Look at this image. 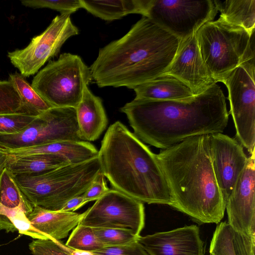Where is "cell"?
Masks as SVG:
<instances>
[{"label": "cell", "instance_id": "obj_14", "mask_svg": "<svg viewBox=\"0 0 255 255\" xmlns=\"http://www.w3.org/2000/svg\"><path fill=\"white\" fill-rule=\"evenodd\" d=\"M255 149L248 157L229 195L226 209L228 224L236 232L255 234Z\"/></svg>", "mask_w": 255, "mask_h": 255}, {"label": "cell", "instance_id": "obj_25", "mask_svg": "<svg viewBox=\"0 0 255 255\" xmlns=\"http://www.w3.org/2000/svg\"><path fill=\"white\" fill-rule=\"evenodd\" d=\"M0 230L6 233L18 231L19 234L34 239H47L32 226L25 214L19 208H9L0 204Z\"/></svg>", "mask_w": 255, "mask_h": 255}, {"label": "cell", "instance_id": "obj_5", "mask_svg": "<svg viewBox=\"0 0 255 255\" xmlns=\"http://www.w3.org/2000/svg\"><path fill=\"white\" fill-rule=\"evenodd\" d=\"M101 171L97 157L45 173L12 175L33 207L60 211L69 200L83 195Z\"/></svg>", "mask_w": 255, "mask_h": 255}, {"label": "cell", "instance_id": "obj_23", "mask_svg": "<svg viewBox=\"0 0 255 255\" xmlns=\"http://www.w3.org/2000/svg\"><path fill=\"white\" fill-rule=\"evenodd\" d=\"M68 164H70L61 156L39 153L10 160L6 168L13 174H39Z\"/></svg>", "mask_w": 255, "mask_h": 255}, {"label": "cell", "instance_id": "obj_35", "mask_svg": "<svg viewBox=\"0 0 255 255\" xmlns=\"http://www.w3.org/2000/svg\"><path fill=\"white\" fill-rule=\"evenodd\" d=\"M233 233L236 255H255V234H243L233 229Z\"/></svg>", "mask_w": 255, "mask_h": 255}, {"label": "cell", "instance_id": "obj_13", "mask_svg": "<svg viewBox=\"0 0 255 255\" xmlns=\"http://www.w3.org/2000/svg\"><path fill=\"white\" fill-rule=\"evenodd\" d=\"M212 166L223 199L227 204L248 157L235 138L222 133L209 134Z\"/></svg>", "mask_w": 255, "mask_h": 255}, {"label": "cell", "instance_id": "obj_19", "mask_svg": "<svg viewBox=\"0 0 255 255\" xmlns=\"http://www.w3.org/2000/svg\"><path fill=\"white\" fill-rule=\"evenodd\" d=\"M5 150L9 154V160L31 154L46 153L61 156L70 164L96 158L99 152L93 144L86 141H62L40 146Z\"/></svg>", "mask_w": 255, "mask_h": 255}, {"label": "cell", "instance_id": "obj_37", "mask_svg": "<svg viewBox=\"0 0 255 255\" xmlns=\"http://www.w3.org/2000/svg\"><path fill=\"white\" fill-rule=\"evenodd\" d=\"M88 202L85 199L83 195L75 197L69 200L61 210L65 212H74L82 207Z\"/></svg>", "mask_w": 255, "mask_h": 255}, {"label": "cell", "instance_id": "obj_10", "mask_svg": "<svg viewBox=\"0 0 255 255\" xmlns=\"http://www.w3.org/2000/svg\"><path fill=\"white\" fill-rule=\"evenodd\" d=\"M213 0H151L145 17L184 40L217 13Z\"/></svg>", "mask_w": 255, "mask_h": 255}, {"label": "cell", "instance_id": "obj_3", "mask_svg": "<svg viewBox=\"0 0 255 255\" xmlns=\"http://www.w3.org/2000/svg\"><path fill=\"white\" fill-rule=\"evenodd\" d=\"M172 207L202 223H219L226 204L212 166L209 134L192 136L156 154Z\"/></svg>", "mask_w": 255, "mask_h": 255}, {"label": "cell", "instance_id": "obj_17", "mask_svg": "<svg viewBox=\"0 0 255 255\" xmlns=\"http://www.w3.org/2000/svg\"><path fill=\"white\" fill-rule=\"evenodd\" d=\"M84 213L51 211L34 206L26 215L33 228L47 239L59 241L69 235L79 224Z\"/></svg>", "mask_w": 255, "mask_h": 255}, {"label": "cell", "instance_id": "obj_20", "mask_svg": "<svg viewBox=\"0 0 255 255\" xmlns=\"http://www.w3.org/2000/svg\"><path fill=\"white\" fill-rule=\"evenodd\" d=\"M133 90L135 99L147 100H181L195 96L184 83L167 74L139 85Z\"/></svg>", "mask_w": 255, "mask_h": 255}, {"label": "cell", "instance_id": "obj_24", "mask_svg": "<svg viewBox=\"0 0 255 255\" xmlns=\"http://www.w3.org/2000/svg\"><path fill=\"white\" fill-rule=\"evenodd\" d=\"M0 204L9 208H18L26 215L33 209L6 167L0 173Z\"/></svg>", "mask_w": 255, "mask_h": 255}, {"label": "cell", "instance_id": "obj_39", "mask_svg": "<svg viewBox=\"0 0 255 255\" xmlns=\"http://www.w3.org/2000/svg\"><path fill=\"white\" fill-rule=\"evenodd\" d=\"M210 255H212V254H210Z\"/></svg>", "mask_w": 255, "mask_h": 255}, {"label": "cell", "instance_id": "obj_7", "mask_svg": "<svg viewBox=\"0 0 255 255\" xmlns=\"http://www.w3.org/2000/svg\"><path fill=\"white\" fill-rule=\"evenodd\" d=\"M92 80L90 69L80 57L64 53L39 71L31 85L51 107L76 108Z\"/></svg>", "mask_w": 255, "mask_h": 255}, {"label": "cell", "instance_id": "obj_28", "mask_svg": "<svg viewBox=\"0 0 255 255\" xmlns=\"http://www.w3.org/2000/svg\"><path fill=\"white\" fill-rule=\"evenodd\" d=\"M99 241L105 247L123 246L137 241L139 236L129 229L123 228H92Z\"/></svg>", "mask_w": 255, "mask_h": 255}, {"label": "cell", "instance_id": "obj_33", "mask_svg": "<svg viewBox=\"0 0 255 255\" xmlns=\"http://www.w3.org/2000/svg\"><path fill=\"white\" fill-rule=\"evenodd\" d=\"M32 255H73V250L59 241L35 239L28 245Z\"/></svg>", "mask_w": 255, "mask_h": 255}, {"label": "cell", "instance_id": "obj_30", "mask_svg": "<svg viewBox=\"0 0 255 255\" xmlns=\"http://www.w3.org/2000/svg\"><path fill=\"white\" fill-rule=\"evenodd\" d=\"M18 113L27 114L16 89L8 80L0 81V114Z\"/></svg>", "mask_w": 255, "mask_h": 255}, {"label": "cell", "instance_id": "obj_31", "mask_svg": "<svg viewBox=\"0 0 255 255\" xmlns=\"http://www.w3.org/2000/svg\"><path fill=\"white\" fill-rule=\"evenodd\" d=\"M37 116L20 113L0 114V134L18 133Z\"/></svg>", "mask_w": 255, "mask_h": 255}, {"label": "cell", "instance_id": "obj_4", "mask_svg": "<svg viewBox=\"0 0 255 255\" xmlns=\"http://www.w3.org/2000/svg\"><path fill=\"white\" fill-rule=\"evenodd\" d=\"M98 158L102 172L114 189L142 203L172 206L156 154L120 121L108 128Z\"/></svg>", "mask_w": 255, "mask_h": 255}, {"label": "cell", "instance_id": "obj_15", "mask_svg": "<svg viewBox=\"0 0 255 255\" xmlns=\"http://www.w3.org/2000/svg\"><path fill=\"white\" fill-rule=\"evenodd\" d=\"M164 74L184 83L194 95L201 94L216 84L202 58L195 34L180 41L176 55Z\"/></svg>", "mask_w": 255, "mask_h": 255}, {"label": "cell", "instance_id": "obj_11", "mask_svg": "<svg viewBox=\"0 0 255 255\" xmlns=\"http://www.w3.org/2000/svg\"><path fill=\"white\" fill-rule=\"evenodd\" d=\"M78 33L70 14H61L42 33L34 37L26 47L9 52L7 56L20 74L28 77L37 73L47 61L59 53L69 38Z\"/></svg>", "mask_w": 255, "mask_h": 255}, {"label": "cell", "instance_id": "obj_27", "mask_svg": "<svg viewBox=\"0 0 255 255\" xmlns=\"http://www.w3.org/2000/svg\"><path fill=\"white\" fill-rule=\"evenodd\" d=\"M66 246L75 251L87 253L105 247L94 234L92 228L79 224L73 230Z\"/></svg>", "mask_w": 255, "mask_h": 255}, {"label": "cell", "instance_id": "obj_8", "mask_svg": "<svg viewBox=\"0 0 255 255\" xmlns=\"http://www.w3.org/2000/svg\"><path fill=\"white\" fill-rule=\"evenodd\" d=\"M62 141H83L74 108H51L38 116L21 131L0 134V147L9 150Z\"/></svg>", "mask_w": 255, "mask_h": 255}, {"label": "cell", "instance_id": "obj_2", "mask_svg": "<svg viewBox=\"0 0 255 255\" xmlns=\"http://www.w3.org/2000/svg\"><path fill=\"white\" fill-rule=\"evenodd\" d=\"M180 40L143 16L121 38L100 49L90 67L99 87H135L163 74Z\"/></svg>", "mask_w": 255, "mask_h": 255}, {"label": "cell", "instance_id": "obj_21", "mask_svg": "<svg viewBox=\"0 0 255 255\" xmlns=\"http://www.w3.org/2000/svg\"><path fill=\"white\" fill-rule=\"evenodd\" d=\"M151 0H80L82 8L107 21L121 18L130 13L146 16Z\"/></svg>", "mask_w": 255, "mask_h": 255}, {"label": "cell", "instance_id": "obj_26", "mask_svg": "<svg viewBox=\"0 0 255 255\" xmlns=\"http://www.w3.org/2000/svg\"><path fill=\"white\" fill-rule=\"evenodd\" d=\"M8 80L16 89L27 114L37 116L52 108L39 95L20 73L10 74Z\"/></svg>", "mask_w": 255, "mask_h": 255}, {"label": "cell", "instance_id": "obj_16", "mask_svg": "<svg viewBox=\"0 0 255 255\" xmlns=\"http://www.w3.org/2000/svg\"><path fill=\"white\" fill-rule=\"evenodd\" d=\"M138 242L149 255H203L199 228L186 226L171 231L140 236Z\"/></svg>", "mask_w": 255, "mask_h": 255}, {"label": "cell", "instance_id": "obj_9", "mask_svg": "<svg viewBox=\"0 0 255 255\" xmlns=\"http://www.w3.org/2000/svg\"><path fill=\"white\" fill-rule=\"evenodd\" d=\"M255 65L241 64L223 79L229 92L230 110L239 142L251 154L255 149Z\"/></svg>", "mask_w": 255, "mask_h": 255}, {"label": "cell", "instance_id": "obj_29", "mask_svg": "<svg viewBox=\"0 0 255 255\" xmlns=\"http://www.w3.org/2000/svg\"><path fill=\"white\" fill-rule=\"evenodd\" d=\"M213 255H236L233 244V229L226 222L219 224L214 232L210 246Z\"/></svg>", "mask_w": 255, "mask_h": 255}, {"label": "cell", "instance_id": "obj_34", "mask_svg": "<svg viewBox=\"0 0 255 255\" xmlns=\"http://www.w3.org/2000/svg\"><path fill=\"white\" fill-rule=\"evenodd\" d=\"M88 255H149L138 242L118 246L105 247Z\"/></svg>", "mask_w": 255, "mask_h": 255}, {"label": "cell", "instance_id": "obj_38", "mask_svg": "<svg viewBox=\"0 0 255 255\" xmlns=\"http://www.w3.org/2000/svg\"><path fill=\"white\" fill-rule=\"evenodd\" d=\"M9 160V154L6 150L0 147V173L6 167Z\"/></svg>", "mask_w": 255, "mask_h": 255}, {"label": "cell", "instance_id": "obj_12", "mask_svg": "<svg viewBox=\"0 0 255 255\" xmlns=\"http://www.w3.org/2000/svg\"><path fill=\"white\" fill-rule=\"evenodd\" d=\"M84 213L78 224L91 228L128 229L140 236L144 227L143 203L114 189Z\"/></svg>", "mask_w": 255, "mask_h": 255}, {"label": "cell", "instance_id": "obj_36", "mask_svg": "<svg viewBox=\"0 0 255 255\" xmlns=\"http://www.w3.org/2000/svg\"><path fill=\"white\" fill-rule=\"evenodd\" d=\"M109 190L105 179V176L101 171L83 194V196L85 199L89 202L97 200Z\"/></svg>", "mask_w": 255, "mask_h": 255}, {"label": "cell", "instance_id": "obj_6", "mask_svg": "<svg viewBox=\"0 0 255 255\" xmlns=\"http://www.w3.org/2000/svg\"><path fill=\"white\" fill-rule=\"evenodd\" d=\"M195 34L202 58L216 83L242 63H255V31L250 33L219 17L204 23Z\"/></svg>", "mask_w": 255, "mask_h": 255}, {"label": "cell", "instance_id": "obj_22", "mask_svg": "<svg viewBox=\"0 0 255 255\" xmlns=\"http://www.w3.org/2000/svg\"><path fill=\"white\" fill-rule=\"evenodd\" d=\"M220 17L232 24L244 28L250 33L255 28V0H214Z\"/></svg>", "mask_w": 255, "mask_h": 255}, {"label": "cell", "instance_id": "obj_1", "mask_svg": "<svg viewBox=\"0 0 255 255\" xmlns=\"http://www.w3.org/2000/svg\"><path fill=\"white\" fill-rule=\"evenodd\" d=\"M121 111L138 138L161 149L192 136L223 133L229 120L226 97L217 84L184 100L134 98Z\"/></svg>", "mask_w": 255, "mask_h": 255}, {"label": "cell", "instance_id": "obj_32", "mask_svg": "<svg viewBox=\"0 0 255 255\" xmlns=\"http://www.w3.org/2000/svg\"><path fill=\"white\" fill-rule=\"evenodd\" d=\"M21 4L33 8H48L59 11L61 14H69L82 8L80 0H22Z\"/></svg>", "mask_w": 255, "mask_h": 255}, {"label": "cell", "instance_id": "obj_18", "mask_svg": "<svg viewBox=\"0 0 255 255\" xmlns=\"http://www.w3.org/2000/svg\"><path fill=\"white\" fill-rule=\"evenodd\" d=\"M79 132L83 141H95L106 129L108 120L101 99L86 86L75 108Z\"/></svg>", "mask_w": 255, "mask_h": 255}]
</instances>
